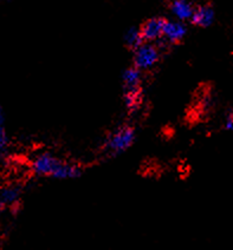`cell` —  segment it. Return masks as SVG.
I'll return each instance as SVG.
<instances>
[{
    "instance_id": "obj_1",
    "label": "cell",
    "mask_w": 233,
    "mask_h": 250,
    "mask_svg": "<svg viewBox=\"0 0 233 250\" xmlns=\"http://www.w3.org/2000/svg\"><path fill=\"white\" fill-rule=\"evenodd\" d=\"M31 167L37 176L59 181L75 180L82 175L81 167L77 164L62 160L50 152H43L37 156Z\"/></svg>"
},
{
    "instance_id": "obj_2",
    "label": "cell",
    "mask_w": 233,
    "mask_h": 250,
    "mask_svg": "<svg viewBox=\"0 0 233 250\" xmlns=\"http://www.w3.org/2000/svg\"><path fill=\"white\" fill-rule=\"evenodd\" d=\"M135 138V130L129 125H123L108 135V137L104 139L103 149L108 155H121L133 146Z\"/></svg>"
},
{
    "instance_id": "obj_3",
    "label": "cell",
    "mask_w": 233,
    "mask_h": 250,
    "mask_svg": "<svg viewBox=\"0 0 233 250\" xmlns=\"http://www.w3.org/2000/svg\"><path fill=\"white\" fill-rule=\"evenodd\" d=\"M142 71L138 67H129L123 72L124 89V104L128 110H135L140 105L141 90H142Z\"/></svg>"
},
{
    "instance_id": "obj_4",
    "label": "cell",
    "mask_w": 233,
    "mask_h": 250,
    "mask_svg": "<svg viewBox=\"0 0 233 250\" xmlns=\"http://www.w3.org/2000/svg\"><path fill=\"white\" fill-rule=\"evenodd\" d=\"M160 59L158 47L152 42H143L134 50V66L141 71L153 69Z\"/></svg>"
},
{
    "instance_id": "obj_5",
    "label": "cell",
    "mask_w": 233,
    "mask_h": 250,
    "mask_svg": "<svg viewBox=\"0 0 233 250\" xmlns=\"http://www.w3.org/2000/svg\"><path fill=\"white\" fill-rule=\"evenodd\" d=\"M164 22H166V21L163 18H152L144 22L143 26L140 28L143 41L147 42H153L163 38Z\"/></svg>"
},
{
    "instance_id": "obj_6",
    "label": "cell",
    "mask_w": 233,
    "mask_h": 250,
    "mask_svg": "<svg viewBox=\"0 0 233 250\" xmlns=\"http://www.w3.org/2000/svg\"><path fill=\"white\" fill-rule=\"evenodd\" d=\"M187 33V28L184 21H173L164 22L163 26V38L169 42H179L185 38Z\"/></svg>"
},
{
    "instance_id": "obj_7",
    "label": "cell",
    "mask_w": 233,
    "mask_h": 250,
    "mask_svg": "<svg viewBox=\"0 0 233 250\" xmlns=\"http://www.w3.org/2000/svg\"><path fill=\"white\" fill-rule=\"evenodd\" d=\"M214 11L211 6L209 5H203V6H199L194 8V12L192 14L191 21L194 25L200 27H209L211 26L214 21Z\"/></svg>"
},
{
    "instance_id": "obj_8",
    "label": "cell",
    "mask_w": 233,
    "mask_h": 250,
    "mask_svg": "<svg viewBox=\"0 0 233 250\" xmlns=\"http://www.w3.org/2000/svg\"><path fill=\"white\" fill-rule=\"evenodd\" d=\"M170 11L178 21H191L194 7L188 0H173L170 4Z\"/></svg>"
},
{
    "instance_id": "obj_9",
    "label": "cell",
    "mask_w": 233,
    "mask_h": 250,
    "mask_svg": "<svg viewBox=\"0 0 233 250\" xmlns=\"http://www.w3.org/2000/svg\"><path fill=\"white\" fill-rule=\"evenodd\" d=\"M21 197V190L16 187L5 188L0 192V211H2L6 207L12 206L18 202Z\"/></svg>"
},
{
    "instance_id": "obj_10",
    "label": "cell",
    "mask_w": 233,
    "mask_h": 250,
    "mask_svg": "<svg viewBox=\"0 0 233 250\" xmlns=\"http://www.w3.org/2000/svg\"><path fill=\"white\" fill-rule=\"evenodd\" d=\"M124 42H126L127 46L132 50L138 49L141 44H143L144 41L141 35L140 28H130L124 36Z\"/></svg>"
},
{
    "instance_id": "obj_11",
    "label": "cell",
    "mask_w": 233,
    "mask_h": 250,
    "mask_svg": "<svg viewBox=\"0 0 233 250\" xmlns=\"http://www.w3.org/2000/svg\"><path fill=\"white\" fill-rule=\"evenodd\" d=\"M8 144V138L6 130L4 127V121H0V153L6 150Z\"/></svg>"
},
{
    "instance_id": "obj_12",
    "label": "cell",
    "mask_w": 233,
    "mask_h": 250,
    "mask_svg": "<svg viewBox=\"0 0 233 250\" xmlns=\"http://www.w3.org/2000/svg\"><path fill=\"white\" fill-rule=\"evenodd\" d=\"M225 129L229 131H233V115H230L225 121Z\"/></svg>"
},
{
    "instance_id": "obj_13",
    "label": "cell",
    "mask_w": 233,
    "mask_h": 250,
    "mask_svg": "<svg viewBox=\"0 0 233 250\" xmlns=\"http://www.w3.org/2000/svg\"><path fill=\"white\" fill-rule=\"evenodd\" d=\"M0 121H4V112H2L1 106H0Z\"/></svg>"
}]
</instances>
